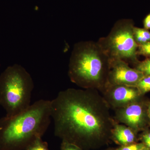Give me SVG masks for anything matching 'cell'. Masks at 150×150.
Listing matches in <instances>:
<instances>
[{"label":"cell","instance_id":"6da1fadb","mask_svg":"<svg viewBox=\"0 0 150 150\" xmlns=\"http://www.w3.org/2000/svg\"><path fill=\"white\" fill-rule=\"evenodd\" d=\"M98 91L69 88L51 100L54 134L83 150L99 147L111 140L116 122Z\"/></svg>","mask_w":150,"mask_h":150},{"label":"cell","instance_id":"7a4b0ae2","mask_svg":"<svg viewBox=\"0 0 150 150\" xmlns=\"http://www.w3.org/2000/svg\"><path fill=\"white\" fill-rule=\"evenodd\" d=\"M51 100L40 99L14 116L0 119V150H25L46 133L51 122Z\"/></svg>","mask_w":150,"mask_h":150},{"label":"cell","instance_id":"3957f363","mask_svg":"<svg viewBox=\"0 0 150 150\" xmlns=\"http://www.w3.org/2000/svg\"><path fill=\"white\" fill-rule=\"evenodd\" d=\"M110 59L97 42L82 41L74 45L69 59L70 81L83 89L102 92L107 83Z\"/></svg>","mask_w":150,"mask_h":150},{"label":"cell","instance_id":"277c9868","mask_svg":"<svg viewBox=\"0 0 150 150\" xmlns=\"http://www.w3.org/2000/svg\"><path fill=\"white\" fill-rule=\"evenodd\" d=\"M34 83L30 74L21 65L7 67L0 74V105L10 117L23 112L31 105Z\"/></svg>","mask_w":150,"mask_h":150},{"label":"cell","instance_id":"5b68a950","mask_svg":"<svg viewBox=\"0 0 150 150\" xmlns=\"http://www.w3.org/2000/svg\"><path fill=\"white\" fill-rule=\"evenodd\" d=\"M134 23L130 19L118 20L108 35L97 41L110 59H119L127 63L136 64L139 61L138 45L134 39Z\"/></svg>","mask_w":150,"mask_h":150},{"label":"cell","instance_id":"8992f818","mask_svg":"<svg viewBox=\"0 0 150 150\" xmlns=\"http://www.w3.org/2000/svg\"><path fill=\"white\" fill-rule=\"evenodd\" d=\"M147 102L142 99L115 109L114 119L117 123L130 127L135 132L144 131L149 124L147 113Z\"/></svg>","mask_w":150,"mask_h":150},{"label":"cell","instance_id":"52a82bcc","mask_svg":"<svg viewBox=\"0 0 150 150\" xmlns=\"http://www.w3.org/2000/svg\"><path fill=\"white\" fill-rule=\"evenodd\" d=\"M101 93L109 107L114 110L138 101L143 96L137 87L124 85L106 86Z\"/></svg>","mask_w":150,"mask_h":150},{"label":"cell","instance_id":"ba28073f","mask_svg":"<svg viewBox=\"0 0 150 150\" xmlns=\"http://www.w3.org/2000/svg\"><path fill=\"white\" fill-rule=\"evenodd\" d=\"M144 76L139 71L129 67L127 62L119 59H110L106 86L124 85L136 87Z\"/></svg>","mask_w":150,"mask_h":150},{"label":"cell","instance_id":"9c48e42d","mask_svg":"<svg viewBox=\"0 0 150 150\" xmlns=\"http://www.w3.org/2000/svg\"><path fill=\"white\" fill-rule=\"evenodd\" d=\"M137 133L130 127L115 122L111 131V140L120 146L137 143Z\"/></svg>","mask_w":150,"mask_h":150},{"label":"cell","instance_id":"30bf717a","mask_svg":"<svg viewBox=\"0 0 150 150\" xmlns=\"http://www.w3.org/2000/svg\"><path fill=\"white\" fill-rule=\"evenodd\" d=\"M133 34L138 45L150 42V31L149 30L134 26Z\"/></svg>","mask_w":150,"mask_h":150},{"label":"cell","instance_id":"8fae6325","mask_svg":"<svg viewBox=\"0 0 150 150\" xmlns=\"http://www.w3.org/2000/svg\"><path fill=\"white\" fill-rule=\"evenodd\" d=\"M42 137L35 138L28 146L25 150H49L47 142L42 139Z\"/></svg>","mask_w":150,"mask_h":150},{"label":"cell","instance_id":"7c38bea8","mask_svg":"<svg viewBox=\"0 0 150 150\" xmlns=\"http://www.w3.org/2000/svg\"><path fill=\"white\" fill-rule=\"evenodd\" d=\"M134 66V68L142 72L144 76H150V58H146L144 61H139Z\"/></svg>","mask_w":150,"mask_h":150},{"label":"cell","instance_id":"4fadbf2b","mask_svg":"<svg viewBox=\"0 0 150 150\" xmlns=\"http://www.w3.org/2000/svg\"><path fill=\"white\" fill-rule=\"evenodd\" d=\"M142 95L150 91V76H144L136 86Z\"/></svg>","mask_w":150,"mask_h":150},{"label":"cell","instance_id":"5bb4252c","mask_svg":"<svg viewBox=\"0 0 150 150\" xmlns=\"http://www.w3.org/2000/svg\"><path fill=\"white\" fill-rule=\"evenodd\" d=\"M137 55L150 58V42L138 45Z\"/></svg>","mask_w":150,"mask_h":150},{"label":"cell","instance_id":"9a60e30c","mask_svg":"<svg viewBox=\"0 0 150 150\" xmlns=\"http://www.w3.org/2000/svg\"><path fill=\"white\" fill-rule=\"evenodd\" d=\"M145 145L143 143H135L120 146L114 150H139Z\"/></svg>","mask_w":150,"mask_h":150},{"label":"cell","instance_id":"2e32d148","mask_svg":"<svg viewBox=\"0 0 150 150\" xmlns=\"http://www.w3.org/2000/svg\"><path fill=\"white\" fill-rule=\"evenodd\" d=\"M61 150H83L76 145L65 141H62Z\"/></svg>","mask_w":150,"mask_h":150},{"label":"cell","instance_id":"e0dca14e","mask_svg":"<svg viewBox=\"0 0 150 150\" xmlns=\"http://www.w3.org/2000/svg\"><path fill=\"white\" fill-rule=\"evenodd\" d=\"M141 139L142 143L150 149V131L147 130V129L144 130L141 135Z\"/></svg>","mask_w":150,"mask_h":150},{"label":"cell","instance_id":"ac0fdd59","mask_svg":"<svg viewBox=\"0 0 150 150\" xmlns=\"http://www.w3.org/2000/svg\"><path fill=\"white\" fill-rule=\"evenodd\" d=\"M144 28L150 30V13L146 16L144 20Z\"/></svg>","mask_w":150,"mask_h":150},{"label":"cell","instance_id":"d6986e66","mask_svg":"<svg viewBox=\"0 0 150 150\" xmlns=\"http://www.w3.org/2000/svg\"><path fill=\"white\" fill-rule=\"evenodd\" d=\"M147 113L149 124L150 125V102H147Z\"/></svg>","mask_w":150,"mask_h":150},{"label":"cell","instance_id":"ffe728a7","mask_svg":"<svg viewBox=\"0 0 150 150\" xmlns=\"http://www.w3.org/2000/svg\"><path fill=\"white\" fill-rule=\"evenodd\" d=\"M139 150H150V149L147 147L146 146H144V147H143L141 148V149H139Z\"/></svg>","mask_w":150,"mask_h":150},{"label":"cell","instance_id":"44dd1931","mask_svg":"<svg viewBox=\"0 0 150 150\" xmlns=\"http://www.w3.org/2000/svg\"><path fill=\"white\" fill-rule=\"evenodd\" d=\"M106 150H114V149H107Z\"/></svg>","mask_w":150,"mask_h":150}]
</instances>
